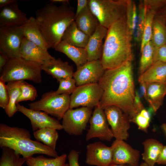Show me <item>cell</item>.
<instances>
[{
	"label": "cell",
	"instance_id": "40",
	"mask_svg": "<svg viewBox=\"0 0 166 166\" xmlns=\"http://www.w3.org/2000/svg\"><path fill=\"white\" fill-rule=\"evenodd\" d=\"M156 61L166 63V44L156 48L155 62Z\"/></svg>",
	"mask_w": 166,
	"mask_h": 166
},
{
	"label": "cell",
	"instance_id": "19",
	"mask_svg": "<svg viewBox=\"0 0 166 166\" xmlns=\"http://www.w3.org/2000/svg\"><path fill=\"white\" fill-rule=\"evenodd\" d=\"M42 70L51 75L58 81L62 79L73 78V68L67 61L60 58L53 59L41 65Z\"/></svg>",
	"mask_w": 166,
	"mask_h": 166
},
{
	"label": "cell",
	"instance_id": "52",
	"mask_svg": "<svg viewBox=\"0 0 166 166\" xmlns=\"http://www.w3.org/2000/svg\"><path fill=\"white\" fill-rule=\"evenodd\" d=\"M165 88H166V82L165 83Z\"/></svg>",
	"mask_w": 166,
	"mask_h": 166
},
{
	"label": "cell",
	"instance_id": "51",
	"mask_svg": "<svg viewBox=\"0 0 166 166\" xmlns=\"http://www.w3.org/2000/svg\"><path fill=\"white\" fill-rule=\"evenodd\" d=\"M63 166H69V164L67 163H65Z\"/></svg>",
	"mask_w": 166,
	"mask_h": 166
},
{
	"label": "cell",
	"instance_id": "1",
	"mask_svg": "<svg viewBox=\"0 0 166 166\" xmlns=\"http://www.w3.org/2000/svg\"><path fill=\"white\" fill-rule=\"evenodd\" d=\"M98 83L103 90L99 106L103 109L111 105L117 106L131 121L137 114L134 105L136 91L132 61L105 70Z\"/></svg>",
	"mask_w": 166,
	"mask_h": 166
},
{
	"label": "cell",
	"instance_id": "44",
	"mask_svg": "<svg viewBox=\"0 0 166 166\" xmlns=\"http://www.w3.org/2000/svg\"><path fill=\"white\" fill-rule=\"evenodd\" d=\"M156 164H158L166 165V145L164 146Z\"/></svg>",
	"mask_w": 166,
	"mask_h": 166
},
{
	"label": "cell",
	"instance_id": "26",
	"mask_svg": "<svg viewBox=\"0 0 166 166\" xmlns=\"http://www.w3.org/2000/svg\"><path fill=\"white\" fill-rule=\"evenodd\" d=\"M89 37L78 28L74 21L65 30L61 40L75 47L85 48Z\"/></svg>",
	"mask_w": 166,
	"mask_h": 166
},
{
	"label": "cell",
	"instance_id": "45",
	"mask_svg": "<svg viewBox=\"0 0 166 166\" xmlns=\"http://www.w3.org/2000/svg\"><path fill=\"white\" fill-rule=\"evenodd\" d=\"M9 58L2 53H0V71H2Z\"/></svg>",
	"mask_w": 166,
	"mask_h": 166
},
{
	"label": "cell",
	"instance_id": "5",
	"mask_svg": "<svg viewBox=\"0 0 166 166\" xmlns=\"http://www.w3.org/2000/svg\"><path fill=\"white\" fill-rule=\"evenodd\" d=\"M41 65L22 57L9 59L1 72L0 79L5 82L28 80L42 82Z\"/></svg>",
	"mask_w": 166,
	"mask_h": 166
},
{
	"label": "cell",
	"instance_id": "38",
	"mask_svg": "<svg viewBox=\"0 0 166 166\" xmlns=\"http://www.w3.org/2000/svg\"><path fill=\"white\" fill-rule=\"evenodd\" d=\"M145 20V10L143 1L140 2L138 12V17L136 30L133 38L136 41L141 40L143 32Z\"/></svg>",
	"mask_w": 166,
	"mask_h": 166
},
{
	"label": "cell",
	"instance_id": "9",
	"mask_svg": "<svg viewBox=\"0 0 166 166\" xmlns=\"http://www.w3.org/2000/svg\"><path fill=\"white\" fill-rule=\"evenodd\" d=\"M23 37L21 26L0 27V53L9 59L21 57L20 48Z\"/></svg>",
	"mask_w": 166,
	"mask_h": 166
},
{
	"label": "cell",
	"instance_id": "17",
	"mask_svg": "<svg viewBox=\"0 0 166 166\" xmlns=\"http://www.w3.org/2000/svg\"><path fill=\"white\" fill-rule=\"evenodd\" d=\"M17 0L0 8V27L22 26L28 18L19 8Z\"/></svg>",
	"mask_w": 166,
	"mask_h": 166
},
{
	"label": "cell",
	"instance_id": "24",
	"mask_svg": "<svg viewBox=\"0 0 166 166\" xmlns=\"http://www.w3.org/2000/svg\"><path fill=\"white\" fill-rule=\"evenodd\" d=\"M75 21L78 28L89 37L95 32L100 24L88 5L75 17Z\"/></svg>",
	"mask_w": 166,
	"mask_h": 166
},
{
	"label": "cell",
	"instance_id": "35",
	"mask_svg": "<svg viewBox=\"0 0 166 166\" xmlns=\"http://www.w3.org/2000/svg\"><path fill=\"white\" fill-rule=\"evenodd\" d=\"M151 116L150 110L144 108L136 114L131 122L135 124L138 129L147 133L150 126Z\"/></svg>",
	"mask_w": 166,
	"mask_h": 166
},
{
	"label": "cell",
	"instance_id": "32",
	"mask_svg": "<svg viewBox=\"0 0 166 166\" xmlns=\"http://www.w3.org/2000/svg\"><path fill=\"white\" fill-rule=\"evenodd\" d=\"M156 47L151 41L140 50L139 73L142 74L155 62Z\"/></svg>",
	"mask_w": 166,
	"mask_h": 166
},
{
	"label": "cell",
	"instance_id": "8",
	"mask_svg": "<svg viewBox=\"0 0 166 166\" xmlns=\"http://www.w3.org/2000/svg\"><path fill=\"white\" fill-rule=\"evenodd\" d=\"M103 90L98 83L77 86L70 95L69 109L79 106L92 109L99 105Z\"/></svg>",
	"mask_w": 166,
	"mask_h": 166
},
{
	"label": "cell",
	"instance_id": "6",
	"mask_svg": "<svg viewBox=\"0 0 166 166\" xmlns=\"http://www.w3.org/2000/svg\"><path fill=\"white\" fill-rule=\"evenodd\" d=\"M128 1L89 0V7L100 24L108 29L113 23L127 17Z\"/></svg>",
	"mask_w": 166,
	"mask_h": 166
},
{
	"label": "cell",
	"instance_id": "4",
	"mask_svg": "<svg viewBox=\"0 0 166 166\" xmlns=\"http://www.w3.org/2000/svg\"><path fill=\"white\" fill-rule=\"evenodd\" d=\"M31 138L30 132L25 128L2 123L0 124L1 148H10L27 158L36 154H45L53 158L58 156L56 150Z\"/></svg>",
	"mask_w": 166,
	"mask_h": 166
},
{
	"label": "cell",
	"instance_id": "20",
	"mask_svg": "<svg viewBox=\"0 0 166 166\" xmlns=\"http://www.w3.org/2000/svg\"><path fill=\"white\" fill-rule=\"evenodd\" d=\"M108 29L100 24L95 32L90 36L85 48L88 61L100 60L101 57L103 44V39L106 36Z\"/></svg>",
	"mask_w": 166,
	"mask_h": 166
},
{
	"label": "cell",
	"instance_id": "37",
	"mask_svg": "<svg viewBox=\"0 0 166 166\" xmlns=\"http://www.w3.org/2000/svg\"><path fill=\"white\" fill-rule=\"evenodd\" d=\"M59 86L57 90L54 91L57 94H71L77 87L75 79L73 77L62 79L58 81Z\"/></svg>",
	"mask_w": 166,
	"mask_h": 166
},
{
	"label": "cell",
	"instance_id": "13",
	"mask_svg": "<svg viewBox=\"0 0 166 166\" xmlns=\"http://www.w3.org/2000/svg\"><path fill=\"white\" fill-rule=\"evenodd\" d=\"M105 70L100 60L88 61L77 68L73 78L75 80L77 86L98 83Z\"/></svg>",
	"mask_w": 166,
	"mask_h": 166
},
{
	"label": "cell",
	"instance_id": "47",
	"mask_svg": "<svg viewBox=\"0 0 166 166\" xmlns=\"http://www.w3.org/2000/svg\"><path fill=\"white\" fill-rule=\"evenodd\" d=\"M69 1L68 0H50V2L54 3H60L61 4L69 3Z\"/></svg>",
	"mask_w": 166,
	"mask_h": 166
},
{
	"label": "cell",
	"instance_id": "22",
	"mask_svg": "<svg viewBox=\"0 0 166 166\" xmlns=\"http://www.w3.org/2000/svg\"><path fill=\"white\" fill-rule=\"evenodd\" d=\"M146 84L144 98L149 104L150 107L155 113L163 105L166 95L165 84L151 82Z\"/></svg>",
	"mask_w": 166,
	"mask_h": 166
},
{
	"label": "cell",
	"instance_id": "48",
	"mask_svg": "<svg viewBox=\"0 0 166 166\" xmlns=\"http://www.w3.org/2000/svg\"><path fill=\"white\" fill-rule=\"evenodd\" d=\"M109 166H132L128 164H116L112 163Z\"/></svg>",
	"mask_w": 166,
	"mask_h": 166
},
{
	"label": "cell",
	"instance_id": "16",
	"mask_svg": "<svg viewBox=\"0 0 166 166\" xmlns=\"http://www.w3.org/2000/svg\"><path fill=\"white\" fill-rule=\"evenodd\" d=\"M85 162L90 165L109 166L112 162V149L101 142L88 144Z\"/></svg>",
	"mask_w": 166,
	"mask_h": 166
},
{
	"label": "cell",
	"instance_id": "36",
	"mask_svg": "<svg viewBox=\"0 0 166 166\" xmlns=\"http://www.w3.org/2000/svg\"><path fill=\"white\" fill-rule=\"evenodd\" d=\"M38 96L37 91L35 87L27 82L23 81L21 87V93L17 102H19L34 100Z\"/></svg>",
	"mask_w": 166,
	"mask_h": 166
},
{
	"label": "cell",
	"instance_id": "15",
	"mask_svg": "<svg viewBox=\"0 0 166 166\" xmlns=\"http://www.w3.org/2000/svg\"><path fill=\"white\" fill-rule=\"evenodd\" d=\"M18 111L23 113L30 120L33 131L49 128L61 130L63 129L61 124L58 120L49 116L44 112L33 110L17 103Z\"/></svg>",
	"mask_w": 166,
	"mask_h": 166
},
{
	"label": "cell",
	"instance_id": "42",
	"mask_svg": "<svg viewBox=\"0 0 166 166\" xmlns=\"http://www.w3.org/2000/svg\"><path fill=\"white\" fill-rule=\"evenodd\" d=\"M134 105L137 113H139L142 109L144 108V105L140 101V96L137 91H136L135 92Z\"/></svg>",
	"mask_w": 166,
	"mask_h": 166
},
{
	"label": "cell",
	"instance_id": "49",
	"mask_svg": "<svg viewBox=\"0 0 166 166\" xmlns=\"http://www.w3.org/2000/svg\"><path fill=\"white\" fill-rule=\"evenodd\" d=\"M161 128L166 135V123H163L160 126Z\"/></svg>",
	"mask_w": 166,
	"mask_h": 166
},
{
	"label": "cell",
	"instance_id": "50",
	"mask_svg": "<svg viewBox=\"0 0 166 166\" xmlns=\"http://www.w3.org/2000/svg\"><path fill=\"white\" fill-rule=\"evenodd\" d=\"M140 166H150L148 164H147L146 163L144 162L141 163L140 165Z\"/></svg>",
	"mask_w": 166,
	"mask_h": 166
},
{
	"label": "cell",
	"instance_id": "39",
	"mask_svg": "<svg viewBox=\"0 0 166 166\" xmlns=\"http://www.w3.org/2000/svg\"><path fill=\"white\" fill-rule=\"evenodd\" d=\"M5 83L0 79V107L4 109L9 102V93Z\"/></svg>",
	"mask_w": 166,
	"mask_h": 166
},
{
	"label": "cell",
	"instance_id": "25",
	"mask_svg": "<svg viewBox=\"0 0 166 166\" xmlns=\"http://www.w3.org/2000/svg\"><path fill=\"white\" fill-rule=\"evenodd\" d=\"M139 83L158 82L165 84L166 82V63L155 62L138 79Z\"/></svg>",
	"mask_w": 166,
	"mask_h": 166
},
{
	"label": "cell",
	"instance_id": "10",
	"mask_svg": "<svg viewBox=\"0 0 166 166\" xmlns=\"http://www.w3.org/2000/svg\"><path fill=\"white\" fill-rule=\"evenodd\" d=\"M92 113V109L87 107L69 109L62 118L63 129L71 135H81L86 128Z\"/></svg>",
	"mask_w": 166,
	"mask_h": 166
},
{
	"label": "cell",
	"instance_id": "29",
	"mask_svg": "<svg viewBox=\"0 0 166 166\" xmlns=\"http://www.w3.org/2000/svg\"><path fill=\"white\" fill-rule=\"evenodd\" d=\"M144 3L145 10V20L141 40L140 50L147 43L151 41L153 24L155 14L157 9L145 4L144 2Z\"/></svg>",
	"mask_w": 166,
	"mask_h": 166
},
{
	"label": "cell",
	"instance_id": "14",
	"mask_svg": "<svg viewBox=\"0 0 166 166\" xmlns=\"http://www.w3.org/2000/svg\"><path fill=\"white\" fill-rule=\"evenodd\" d=\"M112 163L128 164L132 166H138L140 152L135 149L124 140L116 139L111 146Z\"/></svg>",
	"mask_w": 166,
	"mask_h": 166
},
{
	"label": "cell",
	"instance_id": "34",
	"mask_svg": "<svg viewBox=\"0 0 166 166\" xmlns=\"http://www.w3.org/2000/svg\"><path fill=\"white\" fill-rule=\"evenodd\" d=\"M151 41L156 48L166 44V28L163 24L157 19L153 21Z\"/></svg>",
	"mask_w": 166,
	"mask_h": 166
},
{
	"label": "cell",
	"instance_id": "28",
	"mask_svg": "<svg viewBox=\"0 0 166 166\" xmlns=\"http://www.w3.org/2000/svg\"><path fill=\"white\" fill-rule=\"evenodd\" d=\"M22 81L7 82V88L9 102L4 109L6 113L9 117H11L18 111L16 104L17 100L21 93V87Z\"/></svg>",
	"mask_w": 166,
	"mask_h": 166
},
{
	"label": "cell",
	"instance_id": "3",
	"mask_svg": "<svg viewBox=\"0 0 166 166\" xmlns=\"http://www.w3.org/2000/svg\"><path fill=\"white\" fill-rule=\"evenodd\" d=\"M35 18L50 48L55 49L61 41L67 28L75 20L73 9L69 4L57 6L50 2L38 9Z\"/></svg>",
	"mask_w": 166,
	"mask_h": 166
},
{
	"label": "cell",
	"instance_id": "41",
	"mask_svg": "<svg viewBox=\"0 0 166 166\" xmlns=\"http://www.w3.org/2000/svg\"><path fill=\"white\" fill-rule=\"evenodd\" d=\"M79 152L74 150L69 152L68 158L69 166H80L79 163Z\"/></svg>",
	"mask_w": 166,
	"mask_h": 166
},
{
	"label": "cell",
	"instance_id": "31",
	"mask_svg": "<svg viewBox=\"0 0 166 166\" xmlns=\"http://www.w3.org/2000/svg\"><path fill=\"white\" fill-rule=\"evenodd\" d=\"M33 135L37 140L56 150L57 142L59 136L57 130L49 128H44L34 131Z\"/></svg>",
	"mask_w": 166,
	"mask_h": 166
},
{
	"label": "cell",
	"instance_id": "43",
	"mask_svg": "<svg viewBox=\"0 0 166 166\" xmlns=\"http://www.w3.org/2000/svg\"><path fill=\"white\" fill-rule=\"evenodd\" d=\"M89 0H78L76 12L75 13V17L87 6Z\"/></svg>",
	"mask_w": 166,
	"mask_h": 166
},
{
	"label": "cell",
	"instance_id": "46",
	"mask_svg": "<svg viewBox=\"0 0 166 166\" xmlns=\"http://www.w3.org/2000/svg\"><path fill=\"white\" fill-rule=\"evenodd\" d=\"M16 0H0V8L16 1Z\"/></svg>",
	"mask_w": 166,
	"mask_h": 166
},
{
	"label": "cell",
	"instance_id": "23",
	"mask_svg": "<svg viewBox=\"0 0 166 166\" xmlns=\"http://www.w3.org/2000/svg\"><path fill=\"white\" fill-rule=\"evenodd\" d=\"M54 49L65 54L74 62L77 68L88 61L87 52L85 48L75 47L61 40Z\"/></svg>",
	"mask_w": 166,
	"mask_h": 166
},
{
	"label": "cell",
	"instance_id": "11",
	"mask_svg": "<svg viewBox=\"0 0 166 166\" xmlns=\"http://www.w3.org/2000/svg\"><path fill=\"white\" fill-rule=\"evenodd\" d=\"M104 110L113 137L116 139L127 140L131 122L129 116L120 108L115 105L107 107Z\"/></svg>",
	"mask_w": 166,
	"mask_h": 166
},
{
	"label": "cell",
	"instance_id": "27",
	"mask_svg": "<svg viewBox=\"0 0 166 166\" xmlns=\"http://www.w3.org/2000/svg\"><path fill=\"white\" fill-rule=\"evenodd\" d=\"M144 148L142 154L144 162L150 166H154L161 152L164 145L157 140L148 138L142 143Z\"/></svg>",
	"mask_w": 166,
	"mask_h": 166
},
{
	"label": "cell",
	"instance_id": "30",
	"mask_svg": "<svg viewBox=\"0 0 166 166\" xmlns=\"http://www.w3.org/2000/svg\"><path fill=\"white\" fill-rule=\"evenodd\" d=\"M67 156L64 154L55 158H47L42 155L28 158L26 163L27 166H63Z\"/></svg>",
	"mask_w": 166,
	"mask_h": 166
},
{
	"label": "cell",
	"instance_id": "12",
	"mask_svg": "<svg viewBox=\"0 0 166 166\" xmlns=\"http://www.w3.org/2000/svg\"><path fill=\"white\" fill-rule=\"evenodd\" d=\"M89 122V128L85 136L86 141L97 138L102 140L110 141L114 137L104 109L99 105L95 107Z\"/></svg>",
	"mask_w": 166,
	"mask_h": 166
},
{
	"label": "cell",
	"instance_id": "21",
	"mask_svg": "<svg viewBox=\"0 0 166 166\" xmlns=\"http://www.w3.org/2000/svg\"><path fill=\"white\" fill-rule=\"evenodd\" d=\"M21 26L23 37L26 39L45 50L50 48L35 17H29Z\"/></svg>",
	"mask_w": 166,
	"mask_h": 166
},
{
	"label": "cell",
	"instance_id": "33",
	"mask_svg": "<svg viewBox=\"0 0 166 166\" xmlns=\"http://www.w3.org/2000/svg\"><path fill=\"white\" fill-rule=\"evenodd\" d=\"M0 166H22L28 158L21 155L13 149L6 147L1 148Z\"/></svg>",
	"mask_w": 166,
	"mask_h": 166
},
{
	"label": "cell",
	"instance_id": "7",
	"mask_svg": "<svg viewBox=\"0 0 166 166\" xmlns=\"http://www.w3.org/2000/svg\"><path fill=\"white\" fill-rule=\"evenodd\" d=\"M70 104V95L57 94L54 91H51L44 94L39 100L29 105L30 109L43 111L59 120L69 109Z\"/></svg>",
	"mask_w": 166,
	"mask_h": 166
},
{
	"label": "cell",
	"instance_id": "2",
	"mask_svg": "<svg viewBox=\"0 0 166 166\" xmlns=\"http://www.w3.org/2000/svg\"><path fill=\"white\" fill-rule=\"evenodd\" d=\"M132 38L127 17L115 22L108 29L100 59L105 70L132 61Z\"/></svg>",
	"mask_w": 166,
	"mask_h": 166
},
{
	"label": "cell",
	"instance_id": "18",
	"mask_svg": "<svg viewBox=\"0 0 166 166\" xmlns=\"http://www.w3.org/2000/svg\"><path fill=\"white\" fill-rule=\"evenodd\" d=\"M20 53L21 57L42 65L54 57L45 50L23 37L21 43Z\"/></svg>",
	"mask_w": 166,
	"mask_h": 166
}]
</instances>
